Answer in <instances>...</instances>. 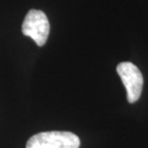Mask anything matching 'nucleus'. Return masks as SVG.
Returning <instances> with one entry per match:
<instances>
[{
    "instance_id": "f257e3e1",
    "label": "nucleus",
    "mask_w": 148,
    "mask_h": 148,
    "mask_svg": "<svg viewBox=\"0 0 148 148\" xmlns=\"http://www.w3.org/2000/svg\"><path fill=\"white\" fill-rule=\"evenodd\" d=\"M78 136L71 132H41L28 140L26 148H79Z\"/></svg>"
},
{
    "instance_id": "f03ea898",
    "label": "nucleus",
    "mask_w": 148,
    "mask_h": 148,
    "mask_svg": "<svg viewBox=\"0 0 148 148\" xmlns=\"http://www.w3.org/2000/svg\"><path fill=\"white\" fill-rule=\"evenodd\" d=\"M22 33L31 38L38 46H42L49 36L50 24L46 14L40 10H30L22 23Z\"/></svg>"
},
{
    "instance_id": "7ed1b4c3",
    "label": "nucleus",
    "mask_w": 148,
    "mask_h": 148,
    "mask_svg": "<svg viewBox=\"0 0 148 148\" xmlns=\"http://www.w3.org/2000/svg\"><path fill=\"white\" fill-rule=\"evenodd\" d=\"M116 71L126 88L128 102L131 104L137 102L143 87V76L140 70L134 64L123 62L116 66Z\"/></svg>"
}]
</instances>
